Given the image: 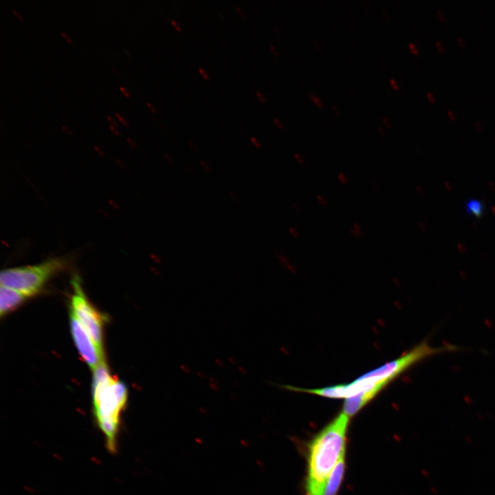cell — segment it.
I'll use <instances>...</instances> for the list:
<instances>
[{"instance_id": "obj_5", "label": "cell", "mask_w": 495, "mask_h": 495, "mask_svg": "<svg viewBox=\"0 0 495 495\" xmlns=\"http://www.w3.org/2000/svg\"><path fill=\"white\" fill-rule=\"evenodd\" d=\"M74 294L72 298V312L84 327L104 357L102 330L104 318L88 301L84 294L78 276L72 281Z\"/></svg>"}, {"instance_id": "obj_39", "label": "cell", "mask_w": 495, "mask_h": 495, "mask_svg": "<svg viewBox=\"0 0 495 495\" xmlns=\"http://www.w3.org/2000/svg\"><path fill=\"white\" fill-rule=\"evenodd\" d=\"M189 144H190V147H191L195 151H199L198 147L195 144L194 142H189Z\"/></svg>"}, {"instance_id": "obj_10", "label": "cell", "mask_w": 495, "mask_h": 495, "mask_svg": "<svg viewBox=\"0 0 495 495\" xmlns=\"http://www.w3.org/2000/svg\"><path fill=\"white\" fill-rule=\"evenodd\" d=\"M465 208L468 214L472 215L476 218L481 217L484 213L483 203L476 198L468 199L465 204Z\"/></svg>"}, {"instance_id": "obj_34", "label": "cell", "mask_w": 495, "mask_h": 495, "mask_svg": "<svg viewBox=\"0 0 495 495\" xmlns=\"http://www.w3.org/2000/svg\"><path fill=\"white\" fill-rule=\"evenodd\" d=\"M146 104L147 105V107L150 109V110H151L152 112H154V113H155V112L156 111V109H155V107H154V105L151 104L150 102H146Z\"/></svg>"}, {"instance_id": "obj_27", "label": "cell", "mask_w": 495, "mask_h": 495, "mask_svg": "<svg viewBox=\"0 0 495 495\" xmlns=\"http://www.w3.org/2000/svg\"><path fill=\"white\" fill-rule=\"evenodd\" d=\"M170 22H171V23L173 25V26H174L178 31L181 32V31L182 30V28H181L180 25L177 23V21H175V20H173V19H172V20H170Z\"/></svg>"}, {"instance_id": "obj_28", "label": "cell", "mask_w": 495, "mask_h": 495, "mask_svg": "<svg viewBox=\"0 0 495 495\" xmlns=\"http://www.w3.org/2000/svg\"><path fill=\"white\" fill-rule=\"evenodd\" d=\"M60 34L63 36L66 41H67L68 43H72V40L66 33L60 32Z\"/></svg>"}, {"instance_id": "obj_44", "label": "cell", "mask_w": 495, "mask_h": 495, "mask_svg": "<svg viewBox=\"0 0 495 495\" xmlns=\"http://www.w3.org/2000/svg\"><path fill=\"white\" fill-rule=\"evenodd\" d=\"M186 170L188 173H189L190 175L193 174V170H192V169L190 168L189 167H188V166L186 167Z\"/></svg>"}, {"instance_id": "obj_22", "label": "cell", "mask_w": 495, "mask_h": 495, "mask_svg": "<svg viewBox=\"0 0 495 495\" xmlns=\"http://www.w3.org/2000/svg\"><path fill=\"white\" fill-rule=\"evenodd\" d=\"M235 8H236L237 12L239 13V14L241 17H243V18L245 17V12H243V10H242V8H240L239 6H235Z\"/></svg>"}, {"instance_id": "obj_8", "label": "cell", "mask_w": 495, "mask_h": 495, "mask_svg": "<svg viewBox=\"0 0 495 495\" xmlns=\"http://www.w3.org/2000/svg\"><path fill=\"white\" fill-rule=\"evenodd\" d=\"M380 391V390L375 388L345 399L342 412L349 417L353 416L373 399Z\"/></svg>"}, {"instance_id": "obj_20", "label": "cell", "mask_w": 495, "mask_h": 495, "mask_svg": "<svg viewBox=\"0 0 495 495\" xmlns=\"http://www.w3.org/2000/svg\"><path fill=\"white\" fill-rule=\"evenodd\" d=\"M115 115L124 125L128 124L126 120L121 115L118 113H115Z\"/></svg>"}, {"instance_id": "obj_29", "label": "cell", "mask_w": 495, "mask_h": 495, "mask_svg": "<svg viewBox=\"0 0 495 495\" xmlns=\"http://www.w3.org/2000/svg\"><path fill=\"white\" fill-rule=\"evenodd\" d=\"M119 88L125 96L129 97L130 94H129V91L126 89L124 88L122 86H120Z\"/></svg>"}, {"instance_id": "obj_24", "label": "cell", "mask_w": 495, "mask_h": 495, "mask_svg": "<svg viewBox=\"0 0 495 495\" xmlns=\"http://www.w3.org/2000/svg\"><path fill=\"white\" fill-rule=\"evenodd\" d=\"M198 71L204 78H206V79L209 78L208 74L206 72V71L204 69L199 67V68H198Z\"/></svg>"}, {"instance_id": "obj_18", "label": "cell", "mask_w": 495, "mask_h": 495, "mask_svg": "<svg viewBox=\"0 0 495 495\" xmlns=\"http://www.w3.org/2000/svg\"><path fill=\"white\" fill-rule=\"evenodd\" d=\"M311 99L319 107H322V101L313 94H310Z\"/></svg>"}, {"instance_id": "obj_7", "label": "cell", "mask_w": 495, "mask_h": 495, "mask_svg": "<svg viewBox=\"0 0 495 495\" xmlns=\"http://www.w3.org/2000/svg\"><path fill=\"white\" fill-rule=\"evenodd\" d=\"M28 298L23 293L1 285L0 289V315L3 316L15 309Z\"/></svg>"}, {"instance_id": "obj_4", "label": "cell", "mask_w": 495, "mask_h": 495, "mask_svg": "<svg viewBox=\"0 0 495 495\" xmlns=\"http://www.w3.org/2000/svg\"><path fill=\"white\" fill-rule=\"evenodd\" d=\"M454 346L433 347L427 342H421L402 356L375 368L364 375L376 382L388 384L402 373L417 362L434 355L455 350Z\"/></svg>"}, {"instance_id": "obj_32", "label": "cell", "mask_w": 495, "mask_h": 495, "mask_svg": "<svg viewBox=\"0 0 495 495\" xmlns=\"http://www.w3.org/2000/svg\"><path fill=\"white\" fill-rule=\"evenodd\" d=\"M426 96L431 102L435 101V98L431 92H427Z\"/></svg>"}, {"instance_id": "obj_42", "label": "cell", "mask_w": 495, "mask_h": 495, "mask_svg": "<svg viewBox=\"0 0 495 495\" xmlns=\"http://www.w3.org/2000/svg\"><path fill=\"white\" fill-rule=\"evenodd\" d=\"M12 11L19 18V19L23 20V18L21 17V16L19 14V13L17 11H16L14 9H12Z\"/></svg>"}, {"instance_id": "obj_41", "label": "cell", "mask_w": 495, "mask_h": 495, "mask_svg": "<svg viewBox=\"0 0 495 495\" xmlns=\"http://www.w3.org/2000/svg\"><path fill=\"white\" fill-rule=\"evenodd\" d=\"M109 127L116 134H118V135L120 134L118 130L117 129V128L116 126H114L112 124H110Z\"/></svg>"}, {"instance_id": "obj_13", "label": "cell", "mask_w": 495, "mask_h": 495, "mask_svg": "<svg viewBox=\"0 0 495 495\" xmlns=\"http://www.w3.org/2000/svg\"><path fill=\"white\" fill-rule=\"evenodd\" d=\"M199 163H200L201 166L203 168V169H204L206 172H210V171H211L210 165L207 162H206V161L204 160H200Z\"/></svg>"}, {"instance_id": "obj_30", "label": "cell", "mask_w": 495, "mask_h": 495, "mask_svg": "<svg viewBox=\"0 0 495 495\" xmlns=\"http://www.w3.org/2000/svg\"><path fill=\"white\" fill-rule=\"evenodd\" d=\"M270 47L272 51L274 53L275 55L279 56V54H280V53H279V52H278V50H277V48H276V46H274V45H272V44H270Z\"/></svg>"}, {"instance_id": "obj_26", "label": "cell", "mask_w": 495, "mask_h": 495, "mask_svg": "<svg viewBox=\"0 0 495 495\" xmlns=\"http://www.w3.org/2000/svg\"><path fill=\"white\" fill-rule=\"evenodd\" d=\"M164 157L166 158L169 163L173 164L175 162L173 157L170 154L166 153H164Z\"/></svg>"}, {"instance_id": "obj_11", "label": "cell", "mask_w": 495, "mask_h": 495, "mask_svg": "<svg viewBox=\"0 0 495 495\" xmlns=\"http://www.w3.org/2000/svg\"><path fill=\"white\" fill-rule=\"evenodd\" d=\"M276 257L281 265L287 266L289 270L293 269V266L290 264L288 258L281 253H276Z\"/></svg>"}, {"instance_id": "obj_36", "label": "cell", "mask_w": 495, "mask_h": 495, "mask_svg": "<svg viewBox=\"0 0 495 495\" xmlns=\"http://www.w3.org/2000/svg\"><path fill=\"white\" fill-rule=\"evenodd\" d=\"M437 14L441 21H445L446 18H445L444 15L443 14V13L440 10H437Z\"/></svg>"}, {"instance_id": "obj_6", "label": "cell", "mask_w": 495, "mask_h": 495, "mask_svg": "<svg viewBox=\"0 0 495 495\" xmlns=\"http://www.w3.org/2000/svg\"><path fill=\"white\" fill-rule=\"evenodd\" d=\"M70 327L74 341L78 351L91 369L104 362V357L98 351L93 340L71 311Z\"/></svg>"}, {"instance_id": "obj_31", "label": "cell", "mask_w": 495, "mask_h": 495, "mask_svg": "<svg viewBox=\"0 0 495 495\" xmlns=\"http://www.w3.org/2000/svg\"><path fill=\"white\" fill-rule=\"evenodd\" d=\"M317 199H318V201L320 202V204H322V205H325V204H326V200H325V199H324L323 197H322L321 195H318V196H317Z\"/></svg>"}, {"instance_id": "obj_16", "label": "cell", "mask_w": 495, "mask_h": 495, "mask_svg": "<svg viewBox=\"0 0 495 495\" xmlns=\"http://www.w3.org/2000/svg\"><path fill=\"white\" fill-rule=\"evenodd\" d=\"M228 196L230 198V199L232 201H233L234 202H239V197H238L237 195L235 194L234 192L230 191L228 192Z\"/></svg>"}, {"instance_id": "obj_47", "label": "cell", "mask_w": 495, "mask_h": 495, "mask_svg": "<svg viewBox=\"0 0 495 495\" xmlns=\"http://www.w3.org/2000/svg\"><path fill=\"white\" fill-rule=\"evenodd\" d=\"M216 10H217V12L219 13V14L221 15V16H223V14H221V12H219V10H217V9H216Z\"/></svg>"}, {"instance_id": "obj_3", "label": "cell", "mask_w": 495, "mask_h": 495, "mask_svg": "<svg viewBox=\"0 0 495 495\" xmlns=\"http://www.w3.org/2000/svg\"><path fill=\"white\" fill-rule=\"evenodd\" d=\"M66 265L65 259L53 258L36 265L6 269L1 272V285L31 297L38 294L46 283Z\"/></svg>"}, {"instance_id": "obj_15", "label": "cell", "mask_w": 495, "mask_h": 495, "mask_svg": "<svg viewBox=\"0 0 495 495\" xmlns=\"http://www.w3.org/2000/svg\"><path fill=\"white\" fill-rule=\"evenodd\" d=\"M250 140L256 148H261L262 147L261 143L254 137H251Z\"/></svg>"}, {"instance_id": "obj_17", "label": "cell", "mask_w": 495, "mask_h": 495, "mask_svg": "<svg viewBox=\"0 0 495 495\" xmlns=\"http://www.w3.org/2000/svg\"><path fill=\"white\" fill-rule=\"evenodd\" d=\"M408 47L413 54H417L419 53V50L414 43H410L408 44Z\"/></svg>"}, {"instance_id": "obj_19", "label": "cell", "mask_w": 495, "mask_h": 495, "mask_svg": "<svg viewBox=\"0 0 495 495\" xmlns=\"http://www.w3.org/2000/svg\"><path fill=\"white\" fill-rule=\"evenodd\" d=\"M289 232L291 234V235L294 237H298L299 234L298 231L293 227H289L288 229Z\"/></svg>"}, {"instance_id": "obj_38", "label": "cell", "mask_w": 495, "mask_h": 495, "mask_svg": "<svg viewBox=\"0 0 495 495\" xmlns=\"http://www.w3.org/2000/svg\"><path fill=\"white\" fill-rule=\"evenodd\" d=\"M456 39H457V41H458V43L459 44V45L461 47H464L465 43H464L463 40L460 36H457Z\"/></svg>"}, {"instance_id": "obj_14", "label": "cell", "mask_w": 495, "mask_h": 495, "mask_svg": "<svg viewBox=\"0 0 495 495\" xmlns=\"http://www.w3.org/2000/svg\"><path fill=\"white\" fill-rule=\"evenodd\" d=\"M338 177L341 182L342 184L345 185L348 182V179L346 176L343 173H340L338 175Z\"/></svg>"}, {"instance_id": "obj_2", "label": "cell", "mask_w": 495, "mask_h": 495, "mask_svg": "<svg viewBox=\"0 0 495 495\" xmlns=\"http://www.w3.org/2000/svg\"><path fill=\"white\" fill-rule=\"evenodd\" d=\"M127 400L126 386L111 376L102 362L94 371V412L98 427L104 437L109 451H117L120 430L121 414Z\"/></svg>"}, {"instance_id": "obj_40", "label": "cell", "mask_w": 495, "mask_h": 495, "mask_svg": "<svg viewBox=\"0 0 495 495\" xmlns=\"http://www.w3.org/2000/svg\"><path fill=\"white\" fill-rule=\"evenodd\" d=\"M107 119L112 124V125L117 126L116 122L113 119L112 117H111L110 116H107Z\"/></svg>"}, {"instance_id": "obj_46", "label": "cell", "mask_w": 495, "mask_h": 495, "mask_svg": "<svg viewBox=\"0 0 495 495\" xmlns=\"http://www.w3.org/2000/svg\"><path fill=\"white\" fill-rule=\"evenodd\" d=\"M124 51L127 53L129 56H131V54L126 49H124Z\"/></svg>"}, {"instance_id": "obj_35", "label": "cell", "mask_w": 495, "mask_h": 495, "mask_svg": "<svg viewBox=\"0 0 495 495\" xmlns=\"http://www.w3.org/2000/svg\"><path fill=\"white\" fill-rule=\"evenodd\" d=\"M274 123L276 124V126H277L278 127H279V128H283V124H282V122H281L279 120H278L277 118H274Z\"/></svg>"}, {"instance_id": "obj_37", "label": "cell", "mask_w": 495, "mask_h": 495, "mask_svg": "<svg viewBox=\"0 0 495 495\" xmlns=\"http://www.w3.org/2000/svg\"><path fill=\"white\" fill-rule=\"evenodd\" d=\"M390 84L392 85V86H393L395 89H398V88H399V86H398L397 82H396L394 79H392V78H391V79L390 80Z\"/></svg>"}, {"instance_id": "obj_45", "label": "cell", "mask_w": 495, "mask_h": 495, "mask_svg": "<svg viewBox=\"0 0 495 495\" xmlns=\"http://www.w3.org/2000/svg\"><path fill=\"white\" fill-rule=\"evenodd\" d=\"M383 120H384V122L386 123V124L387 126H389V125H390V124L388 123V120H387L386 118L384 117V118H383Z\"/></svg>"}, {"instance_id": "obj_25", "label": "cell", "mask_w": 495, "mask_h": 495, "mask_svg": "<svg viewBox=\"0 0 495 495\" xmlns=\"http://www.w3.org/2000/svg\"><path fill=\"white\" fill-rule=\"evenodd\" d=\"M256 96H258V99L261 101H262L263 102H266V98L265 97V96L263 94H262L260 91H256Z\"/></svg>"}, {"instance_id": "obj_12", "label": "cell", "mask_w": 495, "mask_h": 495, "mask_svg": "<svg viewBox=\"0 0 495 495\" xmlns=\"http://www.w3.org/2000/svg\"><path fill=\"white\" fill-rule=\"evenodd\" d=\"M351 232L353 236H360L362 231L360 225L358 223L354 224L353 226V230H351Z\"/></svg>"}, {"instance_id": "obj_9", "label": "cell", "mask_w": 495, "mask_h": 495, "mask_svg": "<svg viewBox=\"0 0 495 495\" xmlns=\"http://www.w3.org/2000/svg\"><path fill=\"white\" fill-rule=\"evenodd\" d=\"M344 454L339 459L327 481L323 495H336L344 472Z\"/></svg>"}, {"instance_id": "obj_23", "label": "cell", "mask_w": 495, "mask_h": 495, "mask_svg": "<svg viewBox=\"0 0 495 495\" xmlns=\"http://www.w3.org/2000/svg\"><path fill=\"white\" fill-rule=\"evenodd\" d=\"M435 45H436L437 48L439 51H441V52H443V51H444V47H443V44L441 43V42H440V41H437L435 42Z\"/></svg>"}, {"instance_id": "obj_33", "label": "cell", "mask_w": 495, "mask_h": 495, "mask_svg": "<svg viewBox=\"0 0 495 495\" xmlns=\"http://www.w3.org/2000/svg\"><path fill=\"white\" fill-rule=\"evenodd\" d=\"M448 115L451 120H454L456 119V115L451 110L448 111Z\"/></svg>"}, {"instance_id": "obj_21", "label": "cell", "mask_w": 495, "mask_h": 495, "mask_svg": "<svg viewBox=\"0 0 495 495\" xmlns=\"http://www.w3.org/2000/svg\"><path fill=\"white\" fill-rule=\"evenodd\" d=\"M294 157L299 164H302L304 162V160L301 155H300L298 153H294Z\"/></svg>"}, {"instance_id": "obj_43", "label": "cell", "mask_w": 495, "mask_h": 495, "mask_svg": "<svg viewBox=\"0 0 495 495\" xmlns=\"http://www.w3.org/2000/svg\"><path fill=\"white\" fill-rule=\"evenodd\" d=\"M61 128H62V129L64 130V131H65L67 133H68V134H72L71 131L69 130V129H68L67 126H64V125H61Z\"/></svg>"}, {"instance_id": "obj_1", "label": "cell", "mask_w": 495, "mask_h": 495, "mask_svg": "<svg viewBox=\"0 0 495 495\" xmlns=\"http://www.w3.org/2000/svg\"><path fill=\"white\" fill-rule=\"evenodd\" d=\"M349 417L340 413L314 438L308 456V495H323L328 477L345 454Z\"/></svg>"}]
</instances>
